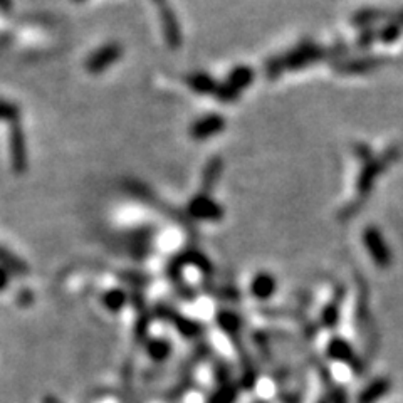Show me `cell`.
I'll return each instance as SVG.
<instances>
[{
	"instance_id": "5b68a950",
	"label": "cell",
	"mask_w": 403,
	"mask_h": 403,
	"mask_svg": "<svg viewBox=\"0 0 403 403\" xmlns=\"http://www.w3.org/2000/svg\"><path fill=\"white\" fill-rule=\"evenodd\" d=\"M168 351H170V346H168L165 341H153V343L150 345V355L157 360L165 358Z\"/></svg>"
},
{
	"instance_id": "ba28073f",
	"label": "cell",
	"mask_w": 403,
	"mask_h": 403,
	"mask_svg": "<svg viewBox=\"0 0 403 403\" xmlns=\"http://www.w3.org/2000/svg\"><path fill=\"white\" fill-rule=\"evenodd\" d=\"M261 284H256L254 288V293L259 294L261 298H266L267 294H271V289H273V284H271V281H259Z\"/></svg>"
},
{
	"instance_id": "3957f363",
	"label": "cell",
	"mask_w": 403,
	"mask_h": 403,
	"mask_svg": "<svg viewBox=\"0 0 403 403\" xmlns=\"http://www.w3.org/2000/svg\"><path fill=\"white\" fill-rule=\"evenodd\" d=\"M328 350H330V355L333 358L336 360H345L346 362V360L351 358V348L343 340H333Z\"/></svg>"
},
{
	"instance_id": "52a82bcc",
	"label": "cell",
	"mask_w": 403,
	"mask_h": 403,
	"mask_svg": "<svg viewBox=\"0 0 403 403\" xmlns=\"http://www.w3.org/2000/svg\"><path fill=\"white\" fill-rule=\"evenodd\" d=\"M17 110L16 106L9 105L6 101H0V120H16Z\"/></svg>"
},
{
	"instance_id": "6da1fadb",
	"label": "cell",
	"mask_w": 403,
	"mask_h": 403,
	"mask_svg": "<svg viewBox=\"0 0 403 403\" xmlns=\"http://www.w3.org/2000/svg\"><path fill=\"white\" fill-rule=\"evenodd\" d=\"M12 158H14V163H16V167L19 170H22L26 165V142H24V137H22V131L21 128H16L12 130Z\"/></svg>"
},
{
	"instance_id": "277c9868",
	"label": "cell",
	"mask_w": 403,
	"mask_h": 403,
	"mask_svg": "<svg viewBox=\"0 0 403 403\" xmlns=\"http://www.w3.org/2000/svg\"><path fill=\"white\" fill-rule=\"evenodd\" d=\"M125 294L121 291H111V293L105 294L103 301H105L106 308H110L111 311H120V308L125 304Z\"/></svg>"
},
{
	"instance_id": "30bf717a",
	"label": "cell",
	"mask_w": 403,
	"mask_h": 403,
	"mask_svg": "<svg viewBox=\"0 0 403 403\" xmlns=\"http://www.w3.org/2000/svg\"><path fill=\"white\" fill-rule=\"evenodd\" d=\"M46 403H61V402H59V400H56V398L51 397V398H48V400H46Z\"/></svg>"
},
{
	"instance_id": "8992f818",
	"label": "cell",
	"mask_w": 403,
	"mask_h": 403,
	"mask_svg": "<svg viewBox=\"0 0 403 403\" xmlns=\"http://www.w3.org/2000/svg\"><path fill=\"white\" fill-rule=\"evenodd\" d=\"M383 392H385V383H375L372 388H368V392H365V395H362V403H372L375 398H378Z\"/></svg>"
},
{
	"instance_id": "9c48e42d",
	"label": "cell",
	"mask_w": 403,
	"mask_h": 403,
	"mask_svg": "<svg viewBox=\"0 0 403 403\" xmlns=\"http://www.w3.org/2000/svg\"><path fill=\"white\" fill-rule=\"evenodd\" d=\"M7 283H9L7 271H6V269H2V267H0V291L7 288Z\"/></svg>"
},
{
	"instance_id": "7a4b0ae2",
	"label": "cell",
	"mask_w": 403,
	"mask_h": 403,
	"mask_svg": "<svg viewBox=\"0 0 403 403\" xmlns=\"http://www.w3.org/2000/svg\"><path fill=\"white\" fill-rule=\"evenodd\" d=\"M116 58V51L115 49H103L100 51V53L93 56L91 59L88 61V69L91 73H98V71H101L103 68H105L106 64H110L111 61H113Z\"/></svg>"
}]
</instances>
